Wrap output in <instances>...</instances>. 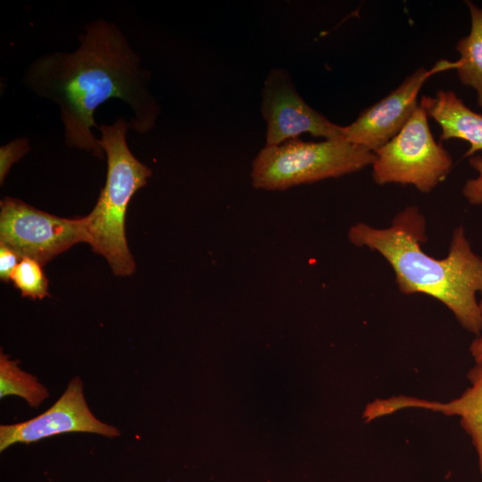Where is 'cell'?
Wrapping results in <instances>:
<instances>
[{
	"label": "cell",
	"instance_id": "obj_1",
	"mask_svg": "<svg viewBox=\"0 0 482 482\" xmlns=\"http://www.w3.org/2000/svg\"><path fill=\"white\" fill-rule=\"evenodd\" d=\"M79 41L72 53L54 52L32 62L22 82L59 107L69 147L103 158L92 133L101 104L112 98L125 102L134 113L130 129L140 134L155 126L161 106L150 90L151 73L115 24L103 19L87 24Z\"/></svg>",
	"mask_w": 482,
	"mask_h": 482
},
{
	"label": "cell",
	"instance_id": "obj_2",
	"mask_svg": "<svg viewBox=\"0 0 482 482\" xmlns=\"http://www.w3.org/2000/svg\"><path fill=\"white\" fill-rule=\"evenodd\" d=\"M348 238L357 246L378 251L389 262L401 292L439 300L464 328L481 336L482 315L476 295H482V258L472 251L462 227L454 230L444 259L422 250L427 240L425 220L412 206L399 212L385 229L357 223L349 229Z\"/></svg>",
	"mask_w": 482,
	"mask_h": 482
},
{
	"label": "cell",
	"instance_id": "obj_3",
	"mask_svg": "<svg viewBox=\"0 0 482 482\" xmlns=\"http://www.w3.org/2000/svg\"><path fill=\"white\" fill-rule=\"evenodd\" d=\"M97 129L98 144L107 158V175L95 208L86 216L87 243L107 260L115 275L128 276L134 272L135 263L126 240V211L133 195L147 184L152 170L130 152L127 144L130 126L124 118Z\"/></svg>",
	"mask_w": 482,
	"mask_h": 482
},
{
	"label": "cell",
	"instance_id": "obj_4",
	"mask_svg": "<svg viewBox=\"0 0 482 482\" xmlns=\"http://www.w3.org/2000/svg\"><path fill=\"white\" fill-rule=\"evenodd\" d=\"M375 159L374 152L345 139L291 138L260 150L252 163V185L256 189L286 190L361 170Z\"/></svg>",
	"mask_w": 482,
	"mask_h": 482
},
{
	"label": "cell",
	"instance_id": "obj_5",
	"mask_svg": "<svg viewBox=\"0 0 482 482\" xmlns=\"http://www.w3.org/2000/svg\"><path fill=\"white\" fill-rule=\"evenodd\" d=\"M428 117L419 104L399 133L375 152L372 178L377 184L412 185L428 193L446 178L453 162L435 140Z\"/></svg>",
	"mask_w": 482,
	"mask_h": 482
},
{
	"label": "cell",
	"instance_id": "obj_6",
	"mask_svg": "<svg viewBox=\"0 0 482 482\" xmlns=\"http://www.w3.org/2000/svg\"><path fill=\"white\" fill-rule=\"evenodd\" d=\"M0 207V242L21 258L43 265L73 245L88 242L86 217L60 218L9 196Z\"/></svg>",
	"mask_w": 482,
	"mask_h": 482
},
{
	"label": "cell",
	"instance_id": "obj_7",
	"mask_svg": "<svg viewBox=\"0 0 482 482\" xmlns=\"http://www.w3.org/2000/svg\"><path fill=\"white\" fill-rule=\"evenodd\" d=\"M261 94V113L266 122L265 145H278L302 134L329 140L345 139L339 125L302 98L287 70L272 68Z\"/></svg>",
	"mask_w": 482,
	"mask_h": 482
},
{
	"label": "cell",
	"instance_id": "obj_8",
	"mask_svg": "<svg viewBox=\"0 0 482 482\" xmlns=\"http://www.w3.org/2000/svg\"><path fill=\"white\" fill-rule=\"evenodd\" d=\"M459 65L458 60L443 59L430 69L418 68L395 90L362 111L353 122L340 126L345 140L375 153L396 136L413 114L424 83L436 73L456 70Z\"/></svg>",
	"mask_w": 482,
	"mask_h": 482
},
{
	"label": "cell",
	"instance_id": "obj_9",
	"mask_svg": "<svg viewBox=\"0 0 482 482\" xmlns=\"http://www.w3.org/2000/svg\"><path fill=\"white\" fill-rule=\"evenodd\" d=\"M86 432L113 438L120 430L98 420L90 411L84 395L83 382L72 378L61 397L40 415L14 424L0 426V452L14 444H30L43 438Z\"/></svg>",
	"mask_w": 482,
	"mask_h": 482
},
{
	"label": "cell",
	"instance_id": "obj_10",
	"mask_svg": "<svg viewBox=\"0 0 482 482\" xmlns=\"http://www.w3.org/2000/svg\"><path fill=\"white\" fill-rule=\"evenodd\" d=\"M470 386L462 395L446 403L399 395L387 399H376L363 411L366 421L392 414L406 408H419L458 416L462 428L470 436L478 454V469L482 478V364H476L468 374Z\"/></svg>",
	"mask_w": 482,
	"mask_h": 482
},
{
	"label": "cell",
	"instance_id": "obj_11",
	"mask_svg": "<svg viewBox=\"0 0 482 482\" xmlns=\"http://www.w3.org/2000/svg\"><path fill=\"white\" fill-rule=\"evenodd\" d=\"M420 104L440 126V140L467 141L466 157L482 150V115L470 109L453 91L441 89L434 96H422Z\"/></svg>",
	"mask_w": 482,
	"mask_h": 482
},
{
	"label": "cell",
	"instance_id": "obj_12",
	"mask_svg": "<svg viewBox=\"0 0 482 482\" xmlns=\"http://www.w3.org/2000/svg\"><path fill=\"white\" fill-rule=\"evenodd\" d=\"M470 14V33L456 44L460 54L458 78L464 86L477 93V102L482 107V8L471 1H465Z\"/></svg>",
	"mask_w": 482,
	"mask_h": 482
},
{
	"label": "cell",
	"instance_id": "obj_13",
	"mask_svg": "<svg viewBox=\"0 0 482 482\" xmlns=\"http://www.w3.org/2000/svg\"><path fill=\"white\" fill-rule=\"evenodd\" d=\"M18 395L37 408L49 397L48 389L34 375L20 368L18 360L0 353V398Z\"/></svg>",
	"mask_w": 482,
	"mask_h": 482
},
{
	"label": "cell",
	"instance_id": "obj_14",
	"mask_svg": "<svg viewBox=\"0 0 482 482\" xmlns=\"http://www.w3.org/2000/svg\"><path fill=\"white\" fill-rule=\"evenodd\" d=\"M42 264L29 257H22L15 268L11 280L21 290L22 296L42 299L48 295V280Z\"/></svg>",
	"mask_w": 482,
	"mask_h": 482
},
{
	"label": "cell",
	"instance_id": "obj_15",
	"mask_svg": "<svg viewBox=\"0 0 482 482\" xmlns=\"http://www.w3.org/2000/svg\"><path fill=\"white\" fill-rule=\"evenodd\" d=\"M26 137L16 138L0 147V182L4 183L11 166L24 156L29 150Z\"/></svg>",
	"mask_w": 482,
	"mask_h": 482
},
{
	"label": "cell",
	"instance_id": "obj_16",
	"mask_svg": "<svg viewBox=\"0 0 482 482\" xmlns=\"http://www.w3.org/2000/svg\"><path fill=\"white\" fill-rule=\"evenodd\" d=\"M469 163L478 172V176L466 181L462 194L470 204L482 205V156L470 157Z\"/></svg>",
	"mask_w": 482,
	"mask_h": 482
},
{
	"label": "cell",
	"instance_id": "obj_17",
	"mask_svg": "<svg viewBox=\"0 0 482 482\" xmlns=\"http://www.w3.org/2000/svg\"><path fill=\"white\" fill-rule=\"evenodd\" d=\"M21 257L12 249L0 242V278L7 282L20 262Z\"/></svg>",
	"mask_w": 482,
	"mask_h": 482
},
{
	"label": "cell",
	"instance_id": "obj_18",
	"mask_svg": "<svg viewBox=\"0 0 482 482\" xmlns=\"http://www.w3.org/2000/svg\"><path fill=\"white\" fill-rule=\"evenodd\" d=\"M482 315V299L478 303ZM470 351L477 364H482V335L478 337L470 345Z\"/></svg>",
	"mask_w": 482,
	"mask_h": 482
}]
</instances>
